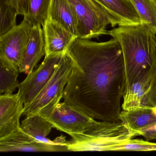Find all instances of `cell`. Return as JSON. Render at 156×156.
<instances>
[{
  "label": "cell",
  "instance_id": "cell-1",
  "mask_svg": "<svg viewBox=\"0 0 156 156\" xmlns=\"http://www.w3.org/2000/svg\"><path fill=\"white\" fill-rule=\"evenodd\" d=\"M67 52L73 67L64 102L96 120L120 121L126 76L117 41L112 38L98 42L76 38Z\"/></svg>",
  "mask_w": 156,
  "mask_h": 156
},
{
  "label": "cell",
  "instance_id": "cell-2",
  "mask_svg": "<svg viewBox=\"0 0 156 156\" xmlns=\"http://www.w3.org/2000/svg\"><path fill=\"white\" fill-rule=\"evenodd\" d=\"M108 35L117 41L122 50L125 91L140 77L152 73L156 61V30L153 27L147 23L118 26L108 31Z\"/></svg>",
  "mask_w": 156,
  "mask_h": 156
},
{
  "label": "cell",
  "instance_id": "cell-3",
  "mask_svg": "<svg viewBox=\"0 0 156 156\" xmlns=\"http://www.w3.org/2000/svg\"><path fill=\"white\" fill-rule=\"evenodd\" d=\"M140 133L121 122L96 120L84 132L71 136L69 151H109L129 142Z\"/></svg>",
  "mask_w": 156,
  "mask_h": 156
},
{
  "label": "cell",
  "instance_id": "cell-4",
  "mask_svg": "<svg viewBox=\"0 0 156 156\" xmlns=\"http://www.w3.org/2000/svg\"><path fill=\"white\" fill-rule=\"evenodd\" d=\"M73 61L66 52L52 77L44 88L29 105L24 107L23 115L38 114L47 119L63 98L64 91L69 80Z\"/></svg>",
  "mask_w": 156,
  "mask_h": 156
},
{
  "label": "cell",
  "instance_id": "cell-5",
  "mask_svg": "<svg viewBox=\"0 0 156 156\" xmlns=\"http://www.w3.org/2000/svg\"><path fill=\"white\" fill-rule=\"evenodd\" d=\"M77 19V38L84 40L98 39L108 35L110 25L118 26L116 20L94 0H69Z\"/></svg>",
  "mask_w": 156,
  "mask_h": 156
},
{
  "label": "cell",
  "instance_id": "cell-6",
  "mask_svg": "<svg viewBox=\"0 0 156 156\" xmlns=\"http://www.w3.org/2000/svg\"><path fill=\"white\" fill-rule=\"evenodd\" d=\"M65 53L45 55L40 66L28 74L25 79L20 83L18 93L24 103V107L31 103L44 88L52 77Z\"/></svg>",
  "mask_w": 156,
  "mask_h": 156
},
{
  "label": "cell",
  "instance_id": "cell-7",
  "mask_svg": "<svg viewBox=\"0 0 156 156\" xmlns=\"http://www.w3.org/2000/svg\"><path fill=\"white\" fill-rule=\"evenodd\" d=\"M33 25L26 17L19 24L0 35V60L20 68Z\"/></svg>",
  "mask_w": 156,
  "mask_h": 156
},
{
  "label": "cell",
  "instance_id": "cell-8",
  "mask_svg": "<svg viewBox=\"0 0 156 156\" xmlns=\"http://www.w3.org/2000/svg\"><path fill=\"white\" fill-rule=\"evenodd\" d=\"M47 119L54 128L70 136L83 133L96 120L65 102L59 103Z\"/></svg>",
  "mask_w": 156,
  "mask_h": 156
},
{
  "label": "cell",
  "instance_id": "cell-9",
  "mask_svg": "<svg viewBox=\"0 0 156 156\" xmlns=\"http://www.w3.org/2000/svg\"><path fill=\"white\" fill-rule=\"evenodd\" d=\"M27 151V152H59L69 151L67 141L61 138L59 143L51 144L36 140L22 129L7 136L0 139V151Z\"/></svg>",
  "mask_w": 156,
  "mask_h": 156
},
{
  "label": "cell",
  "instance_id": "cell-10",
  "mask_svg": "<svg viewBox=\"0 0 156 156\" xmlns=\"http://www.w3.org/2000/svg\"><path fill=\"white\" fill-rule=\"evenodd\" d=\"M119 119L131 129L140 132L147 141L156 139V107L122 109Z\"/></svg>",
  "mask_w": 156,
  "mask_h": 156
},
{
  "label": "cell",
  "instance_id": "cell-11",
  "mask_svg": "<svg viewBox=\"0 0 156 156\" xmlns=\"http://www.w3.org/2000/svg\"><path fill=\"white\" fill-rule=\"evenodd\" d=\"M24 103L19 93L0 95V139L20 128Z\"/></svg>",
  "mask_w": 156,
  "mask_h": 156
},
{
  "label": "cell",
  "instance_id": "cell-12",
  "mask_svg": "<svg viewBox=\"0 0 156 156\" xmlns=\"http://www.w3.org/2000/svg\"><path fill=\"white\" fill-rule=\"evenodd\" d=\"M42 28L45 41V55L65 53L71 43L77 38L60 23L50 18H48Z\"/></svg>",
  "mask_w": 156,
  "mask_h": 156
},
{
  "label": "cell",
  "instance_id": "cell-13",
  "mask_svg": "<svg viewBox=\"0 0 156 156\" xmlns=\"http://www.w3.org/2000/svg\"><path fill=\"white\" fill-rule=\"evenodd\" d=\"M42 27L37 24L32 27L30 39L19 68L20 73L27 74L31 73L45 55L44 34Z\"/></svg>",
  "mask_w": 156,
  "mask_h": 156
},
{
  "label": "cell",
  "instance_id": "cell-14",
  "mask_svg": "<svg viewBox=\"0 0 156 156\" xmlns=\"http://www.w3.org/2000/svg\"><path fill=\"white\" fill-rule=\"evenodd\" d=\"M114 17L118 26L141 23L139 15L130 0H94Z\"/></svg>",
  "mask_w": 156,
  "mask_h": 156
},
{
  "label": "cell",
  "instance_id": "cell-15",
  "mask_svg": "<svg viewBox=\"0 0 156 156\" xmlns=\"http://www.w3.org/2000/svg\"><path fill=\"white\" fill-rule=\"evenodd\" d=\"M152 74L140 77L125 91L122 109L130 110L147 106V95L150 87Z\"/></svg>",
  "mask_w": 156,
  "mask_h": 156
},
{
  "label": "cell",
  "instance_id": "cell-16",
  "mask_svg": "<svg viewBox=\"0 0 156 156\" xmlns=\"http://www.w3.org/2000/svg\"><path fill=\"white\" fill-rule=\"evenodd\" d=\"M48 18L60 23L77 37V17L69 0H51Z\"/></svg>",
  "mask_w": 156,
  "mask_h": 156
},
{
  "label": "cell",
  "instance_id": "cell-17",
  "mask_svg": "<svg viewBox=\"0 0 156 156\" xmlns=\"http://www.w3.org/2000/svg\"><path fill=\"white\" fill-rule=\"evenodd\" d=\"M21 128L25 133L38 141L51 144H56L61 140H51L47 138L54 128L53 126L47 119L40 114H35L26 116L22 121Z\"/></svg>",
  "mask_w": 156,
  "mask_h": 156
},
{
  "label": "cell",
  "instance_id": "cell-18",
  "mask_svg": "<svg viewBox=\"0 0 156 156\" xmlns=\"http://www.w3.org/2000/svg\"><path fill=\"white\" fill-rule=\"evenodd\" d=\"M51 0H20L19 15L26 17L33 25H44L48 18Z\"/></svg>",
  "mask_w": 156,
  "mask_h": 156
},
{
  "label": "cell",
  "instance_id": "cell-19",
  "mask_svg": "<svg viewBox=\"0 0 156 156\" xmlns=\"http://www.w3.org/2000/svg\"><path fill=\"white\" fill-rule=\"evenodd\" d=\"M19 69L11 64L0 60V95L12 94L19 87Z\"/></svg>",
  "mask_w": 156,
  "mask_h": 156
},
{
  "label": "cell",
  "instance_id": "cell-20",
  "mask_svg": "<svg viewBox=\"0 0 156 156\" xmlns=\"http://www.w3.org/2000/svg\"><path fill=\"white\" fill-rule=\"evenodd\" d=\"M136 10L141 23L151 25L156 30V3L154 0H130Z\"/></svg>",
  "mask_w": 156,
  "mask_h": 156
},
{
  "label": "cell",
  "instance_id": "cell-21",
  "mask_svg": "<svg viewBox=\"0 0 156 156\" xmlns=\"http://www.w3.org/2000/svg\"><path fill=\"white\" fill-rule=\"evenodd\" d=\"M147 106L156 107V61L153 67L149 90L147 95Z\"/></svg>",
  "mask_w": 156,
  "mask_h": 156
},
{
  "label": "cell",
  "instance_id": "cell-22",
  "mask_svg": "<svg viewBox=\"0 0 156 156\" xmlns=\"http://www.w3.org/2000/svg\"><path fill=\"white\" fill-rule=\"evenodd\" d=\"M1 4L6 6L17 16L19 15V8L20 0H0Z\"/></svg>",
  "mask_w": 156,
  "mask_h": 156
},
{
  "label": "cell",
  "instance_id": "cell-23",
  "mask_svg": "<svg viewBox=\"0 0 156 156\" xmlns=\"http://www.w3.org/2000/svg\"><path fill=\"white\" fill-rule=\"evenodd\" d=\"M154 1L155 2H156V0H154Z\"/></svg>",
  "mask_w": 156,
  "mask_h": 156
}]
</instances>
